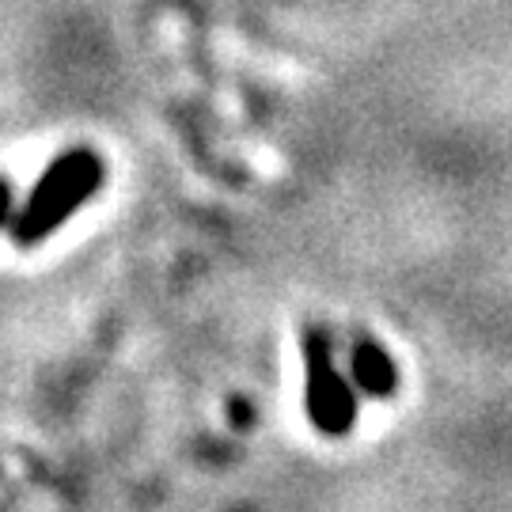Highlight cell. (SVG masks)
Here are the masks:
<instances>
[{
	"label": "cell",
	"instance_id": "cell-1",
	"mask_svg": "<svg viewBox=\"0 0 512 512\" xmlns=\"http://www.w3.org/2000/svg\"><path fill=\"white\" fill-rule=\"evenodd\" d=\"M107 183V164L92 145H69L42 167L35 186L8 220V239L16 247H38L54 236L65 220H73Z\"/></svg>",
	"mask_w": 512,
	"mask_h": 512
},
{
	"label": "cell",
	"instance_id": "cell-2",
	"mask_svg": "<svg viewBox=\"0 0 512 512\" xmlns=\"http://www.w3.org/2000/svg\"><path fill=\"white\" fill-rule=\"evenodd\" d=\"M300 346H304V406L311 425L323 437H346L357 425V395L338 372L330 330L308 323L300 334Z\"/></svg>",
	"mask_w": 512,
	"mask_h": 512
},
{
	"label": "cell",
	"instance_id": "cell-3",
	"mask_svg": "<svg viewBox=\"0 0 512 512\" xmlns=\"http://www.w3.org/2000/svg\"><path fill=\"white\" fill-rule=\"evenodd\" d=\"M349 376L368 399H391L399 391V368L391 361V353L368 334H357L349 342Z\"/></svg>",
	"mask_w": 512,
	"mask_h": 512
},
{
	"label": "cell",
	"instance_id": "cell-4",
	"mask_svg": "<svg viewBox=\"0 0 512 512\" xmlns=\"http://www.w3.org/2000/svg\"><path fill=\"white\" fill-rule=\"evenodd\" d=\"M12 213H16V186L8 175H0V224H8Z\"/></svg>",
	"mask_w": 512,
	"mask_h": 512
}]
</instances>
